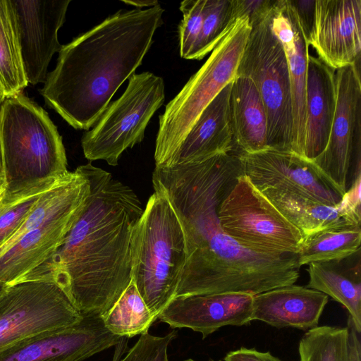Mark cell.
Wrapping results in <instances>:
<instances>
[{
  "label": "cell",
  "mask_w": 361,
  "mask_h": 361,
  "mask_svg": "<svg viewBox=\"0 0 361 361\" xmlns=\"http://www.w3.org/2000/svg\"><path fill=\"white\" fill-rule=\"evenodd\" d=\"M242 174L239 154L234 152L200 162L155 166L154 192L169 201L185 236L186 261L175 298L231 293L255 295L298 281L295 255L253 252L222 229L219 205Z\"/></svg>",
  "instance_id": "6da1fadb"
},
{
  "label": "cell",
  "mask_w": 361,
  "mask_h": 361,
  "mask_svg": "<svg viewBox=\"0 0 361 361\" xmlns=\"http://www.w3.org/2000/svg\"><path fill=\"white\" fill-rule=\"evenodd\" d=\"M79 166L90 186L85 209L56 252L19 281H53L82 315L102 317L131 282V238L143 208L108 171Z\"/></svg>",
  "instance_id": "7a4b0ae2"
},
{
  "label": "cell",
  "mask_w": 361,
  "mask_h": 361,
  "mask_svg": "<svg viewBox=\"0 0 361 361\" xmlns=\"http://www.w3.org/2000/svg\"><path fill=\"white\" fill-rule=\"evenodd\" d=\"M159 4L119 10L62 45L39 93L77 130L93 127L126 80L134 74L162 24Z\"/></svg>",
  "instance_id": "3957f363"
},
{
  "label": "cell",
  "mask_w": 361,
  "mask_h": 361,
  "mask_svg": "<svg viewBox=\"0 0 361 361\" xmlns=\"http://www.w3.org/2000/svg\"><path fill=\"white\" fill-rule=\"evenodd\" d=\"M6 194L56 180L68 172L62 137L47 112L23 92L0 106Z\"/></svg>",
  "instance_id": "277c9868"
},
{
  "label": "cell",
  "mask_w": 361,
  "mask_h": 361,
  "mask_svg": "<svg viewBox=\"0 0 361 361\" xmlns=\"http://www.w3.org/2000/svg\"><path fill=\"white\" fill-rule=\"evenodd\" d=\"M131 281L158 319L175 298L186 261L180 221L166 197L154 192L131 238Z\"/></svg>",
  "instance_id": "5b68a950"
},
{
  "label": "cell",
  "mask_w": 361,
  "mask_h": 361,
  "mask_svg": "<svg viewBox=\"0 0 361 361\" xmlns=\"http://www.w3.org/2000/svg\"><path fill=\"white\" fill-rule=\"evenodd\" d=\"M252 27L238 19L159 116L154 149L155 166L166 167L207 104L236 76Z\"/></svg>",
  "instance_id": "8992f818"
},
{
  "label": "cell",
  "mask_w": 361,
  "mask_h": 361,
  "mask_svg": "<svg viewBox=\"0 0 361 361\" xmlns=\"http://www.w3.org/2000/svg\"><path fill=\"white\" fill-rule=\"evenodd\" d=\"M270 13L252 27L236 75L250 78L261 96L267 115L268 148L291 152L293 118L288 66L283 47L271 30Z\"/></svg>",
  "instance_id": "52a82bcc"
},
{
  "label": "cell",
  "mask_w": 361,
  "mask_h": 361,
  "mask_svg": "<svg viewBox=\"0 0 361 361\" xmlns=\"http://www.w3.org/2000/svg\"><path fill=\"white\" fill-rule=\"evenodd\" d=\"M164 99L162 78L150 72L132 75L122 95L84 133L81 146L85 157L117 166L125 150L142 141L147 126Z\"/></svg>",
  "instance_id": "ba28073f"
},
{
  "label": "cell",
  "mask_w": 361,
  "mask_h": 361,
  "mask_svg": "<svg viewBox=\"0 0 361 361\" xmlns=\"http://www.w3.org/2000/svg\"><path fill=\"white\" fill-rule=\"evenodd\" d=\"M224 231L243 247L271 256L297 255L303 235L243 174L222 200Z\"/></svg>",
  "instance_id": "9c48e42d"
},
{
  "label": "cell",
  "mask_w": 361,
  "mask_h": 361,
  "mask_svg": "<svg viewBox=\"0 0 361 361\" xmlns=\"http://www.w3.org/2000/svg\"><path fill=\"white\" fill-rule=\"evenodd\" d=\"M83 315L64 290L46 280L0 286V350L78 324Z\"/></svg>",
  "instance_id": "30bf717a"
},
{
  "label": "cell",
  "mask_w": 361,
  "mask_h": 361,
  "mask_svg": "<svg viewBox=\"0 0 361 361\" xmlns=\"http://www.w3.org/2000/svg\"><path fill=\"white\" fill-rule=\"evenodd\" d=\"M336 104L327 145L311 160L324 178L342 195L350 169L360 159L361 82L360 66L335 71Z\"/></svg>",
  "instance_id": "8fae6325"
},
{
  "label": "cell",
  "mask_w": 361,
  "mask_h": 361,
  "mask_svg": "<svg viewBox=\"0 0 361 361\" xmlns=\"http://www.w3.org/2000/svg\"><path fill=\"white\" fill-rule=\"evenodd\" d=\"M243 174L260 192L273 189L301 195L336 207L343 195L311 160L293 152L267 148L239 153Z\"/></svg>",
  "instance_id": "7c38bea8"
},
{
  "label": "cell",
  "mask_w": 361,
  "mask_h": 361,
  "mask_svg": "<svg viewBox=\"0 0 361 361\" xmlns=\"http://www.w3.org/2000/svg\"><path fill=\"white\" fill-rule=\"evenodd\" d=\"M28 84L44 83L52 56L62 47L58 38L71 0H10Z\"/></svg>",
  "instance_id": "4fadbf2b"
},
{
  "label": "cell",
  "mask_w": 361,
  "mask_h": 361,
  "mask_svg": "<svg viewBox=\"0 0 361 361\" xmlns=\"http://www.w3.org/2000/svg\"><path fill=\"white\" fill-rule=\"evenodd\" d=\"M101 317L83 315L77 324L44 334L0 350V361H82L119 344Z\"/></svg>",
  "instance_id": "5bb4252c"
},
{
  "label": "cell",
  "mask_w": 361,
  "mask_h": 361,
  "mask_svg": "<svg viewBox=\"0 0 361 361\" xmlns=\"http://www.w3.org/2000/svg\"><path fill=\"white\" fill-rule=\"evenodd\" d=\"M319 59L334 71L360 65L361 1L315 0L307 41Z\"/></svg>",
  "instance_id": "9a60e30c"
},
{
  "label": "cell",
  "mask_w": 361,
  "mask_h": 361,
  "mask_svg": "<svg viewBox=\"0 0 361 361\" xmlns=\"http://www.w3.org/2000/svg\"><path fill=\"white\" fill-rule=\"evenodd\" d=\"M253 296L218 293L173 298L158 319L172 328H189L204 339L225 326H245L252 322Z\"/></svg>",
  "instance_id": "2e32d148"
},
{
  "label": "cell",
  "mask_w": 361,
  "mask_h": 361,
  "mask_svg": "<svg viewBox=\"0 0 361 361\" xmlns=\"http://www.w3.org/2000/svg\"><path fill=\"white\" fill-rule=\"evenodd\" d=\"M272 31L287 59L293 101L291 152L304 157L306 81L309 44L290 0H276L270 13Z\"/></svg>",
  "instance_id": "e0dca14e"
},
{
  "label": "cell",
  "mask_w": 361,
  "mask_h": 361,
  "mask_svg": "<svg viewBox=\"0 0 361 361\" xmlns=\"http://www.w3.org/2000/svg\"><path fill=\"white\" fill-rule=\"evenodd\" d=\"M85 208L46 221L23 235L0 255V286L18 282L47 261L63 243Z\"/></svg>",
  "instance_id": "ac0fdd59"
},
{
  "label": "cell",
  "mask_w": 361,
  "mask_h": 361,
  "mask_svg": "<svg viewBox=\"0 0 361 361\" xmlns=\"http://www.w3.org/2000/svg\"><path fill=\"white\" fill-rule=\"evenodd\" d=\"M231 87V82L202 110L166 167L200 162L234 151Z\"/></svg>",
  "instance_id": "d6986e66"
},
{
  "label": "cell",
  "mask_w": 361,
  "mask_h": 361,
  "mask_svg": "<svg viewBox=\"0 0 361 361\" xmlns=\"http://www.w3.org/2000/svg\"><path fill=\"white\" fill-rule=\"evenodd\" d=\"M329 297L317 290L295 284L253 296L252 321L273 327L307 331L318 326Z\"/></svg>",
  "instance_id": "ffe728a7"
},
{
  "label": "cell",
  "mask_w": 361,
  "mask_h": 361,
  "mask_svg": "<svg viewBox=\"0 0 361 361\" xmlns=\"http://www.w3.org/2000/svg\"><path fill=\"white\" fill-rule=\"evenodd\" d=\"M336 104L335 71L309 55L305 99L304 157L312 160L326 148Z\"/></svg>",
  "instance_id": "44dd1931"
},
{
  "label": "cell",
  "mask_w": 361,
  "mask_h": 361,
  "mask_svg": "<svg viewBox=\"0 0 361 361\" xmlns=\"http://www.w3.org/2000/svg\"><path fill=\"white\" fill-rule=\"evenodd\" d=\"M230 111L236 147L244 153L267 149V111L250 78L236 75L232 80Z\"/></svg>",
  "instance_id": "7402d4cb"
},
{
  "label": "cell",
  "mask_w": 361,
  "mask_h": 361,
  "mask_svg": "<svg viewBox=\"0 0 361 361\" xmlns=\"http://www.w3.org/2000/svg\"><path fill=\"white\" fill-rule=\"evenodd\" d=\"M307 288L326 294L341 304L356 331L361 334L360 271L355 268L345 271L339 262H316L308 264Z\"/></svg>",
  "instance_id": "603a6c76"
},
{
  "label": "cell",
  "mask_w": 361,
  "mask_h": 361,
  "mask_svg": "<svg viewBox=\"0 0 361 361\" xmlns=\"http://www.w3.org/2000/svg\"><path fill=\"white\" fill-rule=\"evenodd\" d=\"M262 193L303 236L330 227L355 224L341 216L336 207L318 200L279 190H265Z\"/></svg>",
  "instance_id": "cb8c5ba5"
},
{
  "label": "cell",
  "mask_w": 361,
  "mask_h": 361,
  "mask_svg": "<svg viewBox=\"0 0 361 361\" xmlns=\"http://www.w3.org/2000/svg\"><path fill=\"white\" fill-rule=\"evenodd\" d=\"M360 226L348 224L324 228L303 236L296 256L298 267L316 262H341L359 251Z\"/></svg>",
  "instance_id": "d4e9b609"
},
{
  "label": "cell",
  "mask_w": 361,
  "mask_h": 361,
  "mask_svg": "<svg viewBox=\"0 0 361 361\" xmlns=\"http://www.w3.org/2000/svg\"><path fill=\"white\" fill-rule=\"evenodd\" d=\"M28 85L13 9L10 0H0V87L8 97L23 92Z\"/></svg>",
  "instance_id": "484cf974"
},
{
  "label": "cell",
  "mask_w": 361,
  "mask_h": 361,
  "mask_svg": "<svg viewBox=\"0 0 361 361\" xmlns=\"http://www.w3.org/2000/svg\"><path fill=\"white\" fill-rule=\"evenodd\" d=\"M102 318L109 331L122 338H131L148 332L157 320L132 281Z\"/></svg>",
  "instance_id": "4316f807"
},
{
  "label": "cell",
  "mask_w": 361,
  "mask_h": 361,
  "mask_svg": "<svg viewBox=\"0 0 361 361\" xmlns=\"http://www.w3.org/2000/svg\"><path fill=\"white\" fill-rule=\"evenodd\" d=\"M300 361H350L348 326H317L301 338Z\"/></svg>",
  "instance_id": "83f0119b"
},
{
  "label": "cell",
  "mask_w": 361,
  "mask_h": 361,
  "mask_svg": "<svg viewBox=\"0 0 361 361\" xmlns=\"http://www.w3.org/2000/svg\"><path fill=\"white\" fill-rule=\"evenodd\" d=\"M237 20L232 18L231 0H205L201 31L189 59H203Z\"/></svg>",
  "instance_id": "f1b7e54d"
},
{
  "label": "cell",
  "mask_w": 361,
  "mask_h": 361,
  "mask_svg": "<svg viewBox=\"0 0 361 361\" xmlns=\"http://www.w3.org/2000/svg\"><path fill=\"white\" fill-rule=\"evenodd\" d=\"M57 180L42 183L16 193L5 195L0 204V246L20 226L39 197Z\"/></svg>",
  "instance_id": "f546056e"
},
{
  "label": "cell",
  "mask_w": 361,
  "mask_h": 361,
  "mask_svg": "<svg viewBox=\"0 0 361 361\" xmlns=\"http://www.w3.org/2000/svg\"><path fill=\"white\" fill-rule=\"evenodd\" d=\"M205 0H185L180 3L183 19L178 26L180 55L189 59L199 37Z\"/></svg>",
  "instance_id": "4dcf8cb0"
},
{
  "label": "cell",
  "mask_w": 361,
  "mask_h": 361,
  "mask_svg": "<svg viewBox=\"0 0 361 361\" xmlns=\"http://www.w3.org/2000/svg\"><path fill=\"white\" fill-rule=\"evenodd\" d=\"M176 336V331L161 337L148 332L142 334L126 356L120 361H169L167 348Z\"/></svg>",
  "instance_id": "1f68e13d"
},
{
  "label": "cell",
  "mask_w": 361,
  "mask_h": 361,
  "mask_svg": "<svg viewBox=\"0 0 361 361\" xmlns=\"http://www.w3.org/2000/svg\"><path fill=\"white\" fill-rule=\"evenodd\" d=\"M276 0H231V15L234 20L247 18L253 27L271 12Z\"/></svg>",
  "instance_id": "d6a6232c"
},
{
  "label": "cell",
  "mask_w": 361,
  "mask_h": 361,
  "mask_svg": "<svg viewBox=\"0 0 361 361\" xmlns=\"http://www.w3.org/2000/svg\"><path fill=\"white\" fill-rule=\"evenodd\" d=\"M360 164L356 166L355 178L350 189L343 194L336 208L341 216L350 222L360 226Z\"/></svg>",
  "instance_id": "836d02e7"
},
{
  "label": "cell",
  "mask_w": 361,
  "mask_h": 361,
  "mask_svg": "<svg viewBox=\"0 0 361 361\" xmlns=\"http://www.w3.org/2000/svg\"><path fill=\"white\" fill-rule=\"evenodd\" d=\"M297 14L304 35L309 39L312 32L315 12V0H290Z\"/></svg>",
  "instance_id": "e575fe53"
},
{
  "label": "cell",
  "mask_w": 361,
  "mask_h": 361,
  "mask_svg": "<svg viewBox=\"0 0 361 361\" xmlns=\"http://www.w3.org/2000/svg\"><path fill=\"white\" fill-rule=\"evenodd\" d=\"M224 361H282L270 352H261L255 348L241 347L228 352Z\"/></svg>",
  "instance_id": "d590c367"
},
{
  "label": "cell",
  "mask_w": 361,
  "mask_h": 361,
  "mask_svg": "<svg viewBox=\"0 0 361 361\" xmlns=\"http://www.w3.org/2000/svg\"><path fill=\"white\" fill-rule=\"evenodd\" d=\"M126 4H129L136 8L152 7L159 4L156 0H122Z\"/></svg>",
  "instance_id": "8d00e7d4"
},
{
  "label": "cell",
  "mask_w": 361,
  "mask_h": 361,
  "mask_svg": "<svg viewBox=\"0 0 361 361\" xmlns=\"http://www.w3.org/2000/svg\"><path fill=\"white\" fill-rule=\"evenodd\" d=\"M5 98L6 97L4 94L2 89L0 87V106ZM3 177H4V171H3L2 157H1V144H0V178H3Z\"/></svg>",
  "instance_id": "74e56055"
},
{
  "label": "cell",
  "mask_w": 361,
  "mask_h": 361,
  "mask_svg": "<svg viewBox=\"0 0 361 361\" xmlns=\"http://www.w3.org/2000/svg\"><path fill=\"white\" fill-rule=\"evenodd\" d=\"M6 195V187L4 180H0V204L2 202Z\"/></svg>",
  "instance_id": "f35d334b"
},
{
  "label": "cell",
  "mask_w": 361,
  "mask_h": 361,
  "mask_svg": "<svg viewBox=\"0 0 361 361\" xmlns=\"http://www.w3.org/2000/svg\"><path fill=\"white\" fill-rule=\"evenodd\" d=\"M185 361H195V360L191 359V358H189V359L186 360ZM207 361H216V360H213L212 358H209ZM216 361H221V360H216Z\"/></svg>",
  "instance_id": "ab89813d"
},
{
  "label": "cell",
  "mask_w": 361,
  "mask_h": 361,
  "mask_svg": "<svg viewBox=\"0 0 361 361\" xmlns=\"http://www.w3.org/2000/svg\"><path fill=\"white\" fill-rule=\"evenodd\" d=\"M4 180L3 178H0V180Z\"/></svg>",
  "instance_id": "60d3db41"
}]
</instances>
